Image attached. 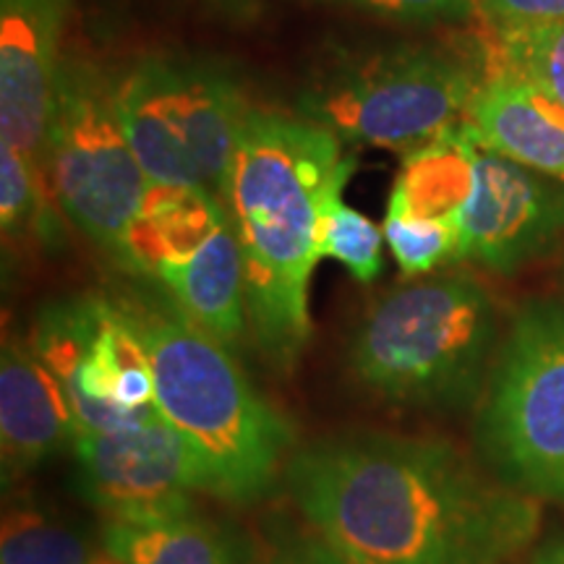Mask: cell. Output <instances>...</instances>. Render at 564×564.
<instances>
[{"instance_id": "cell-27", "label": "cell", "mask_w": 564, "mask_h": 564, "mask_svg": "<svg viewBox=\"0 0 564 564\" xmlns=\"http://www.w3.org/2000/svg\"><path fill=\"white\" fill-rule=\"evenodd\" d=\"M100 564H118V562H116V560H112V556H108V554H105V556H102V562H100Z\"/></svg>"}, {"instance_id": "cell-11", "label": "cell", "mask_w": 564, "mask_h": 564, "mask_svg": "<svg viewBox=\"0 0 564 564\" xmlns=\"http://www.w3.org/2000/svg\"><path fill=\"white\" fill-rule=\"evenodd\" d=\"M562 232L564 181L502 158L474 137V192L463 212L460 262L512 274L552 251Z\"/></svg>"}, {"instance_id": "cell-28", "label": "cell", "mask_w": 564, "mask_h": 564, "mask_svg": "<svg viewBox=\"0 0 564 564\" xmlns=\"http://www.w3.org/2000/svg\"><path fill=\"white\" fill-rule=\"evenodd\" d=\"M348 560H350V556H348ZM352 562V560H350ZM352 564H358V562H352Z\"/></svg>"}, {"instance_id": "cell-10", "label": "cell", "mask_w": 564, "mask_h": 564, "mask_svg": "<svg viewBox=\"0 0 564 564\" xmlns=\"http://www.w3.org/2000/svg\"><path fill=\"white\" fill-rule=\"evenodd\" d=\"M76 486L108 523H141L194 510L209 481L186 440L162 415L74 442Z\"/></svg>"}, {"instance_id": "cell-16", "label": "cell", "mask_w": 564, "mask_h": 564, "mask_svg": "<svg viewBox=\"0 0 564 564\" xmlns=\"http://www.w3.org/2000/svg\"><path fill=\"white\" fill-rule=\"evenodd\" d=\"M102 546L118 564H246L249 560L241 535L194 510L141 523H105Z\"/></svg>"}, {"instance_id": "cell-13", "label": "cell", "mask_w": 564, "mask_h": 564, "mask_svg": "<svg viewBox=\"0 0 564 564\" xmlns=\"http://www.w3.org/2000/svg\"><path fill=\"white\" fill-rule=\"evenodd\" d=\"M79 429L63 387L32 343H3L0 356V465L3 484L32 474L47 457L74 447Z\"/></svg>"}, {"instance_id": "cell-15", "label": "cell", "mask_w": 564, "mask_h": 564, "mask_svg": "<svg viewBox=\"0 0 564 564\" xmlns=\"http://www.w3.org/2000/svg\"><path fill=\"white\" fill-rule=\"evenodd\" d=\"M465 126L502 158L564 181V108L520 76L502 68L481 76Z\"/></svg>"}, {"instance_id": "cell-4", "label": "cell", "mask_w": 564, "mask_h": 564, "mask_svg": "<svg viewBox=\"0 0 564 564\" xmlns=\"http://www.w3.org/2000/svg\"><path fill=\"white\" fill-rule=\"evenodd\" d=\"M497 306L468 274L382 295L350 345L358 382L398 405L460 408L481 398L499 345Z\"/></svg>"}, {"instance_id": "cell-25", "label": "cell", "mask_w": 564, "mask_h": 564, "mask_svg": "<svg viewBox=\"0 0 564 564\" xmlns=\"http://www.w3.org/2000/svg\"><path fill=\"white\" fill-rule=\"evenodd\" d=\"M262 564H352L340 549L327 539H301L285 544L267 556Z\"/></svg>"}, {"instance_id": "cell-22", "label": "cell", "mask_w": 564, "mask_h": 564, "mask_svg": "<svg viewBox=\"0 0 564 564\" xmlns=\"http://www.w3.org/2000/svg\"><path fill=\"white\" fill-rule=\"evenodd\" d=\"M53 202L51 175L13 147H0V223L6 236L37 232L51 238Z\"/></svg>"}, {"instance_id": "cell-6", "label": "cell", "mask_w": 564, "mask_h": 564, "mask_svg": "<svg viewBox=\"0 0 564 564\" xmlns=\"http://www.w3.org/2000/svg\"><path fill=\"white\" fill-rule=\"evenodd\" d=\"M476 442L497 481L564 505V301L518 308L486 377Z\"/></svg>"}, {"instance_id": "cell-23", "label": "cell", "mask_w": 564, "mask_h": 564, "mask_svg": "<svg viewBox=\"0 0 564 564\" xmlns=\"http://www.w3.org/2000/svg\"><path fill=\"white\" fill-rule=\"evenodd\" d=\"M324 3L352 6L377 17L434 24V21H465L478 17L476 0H324Z\"/></svg>"}, {"instance_id": "cell-17", "label": "cell", "mask_w": 564, "mask_h": 564, "mask_svg": "<svg viewBox=\"0 0 564 564\" xmlns=\"http://www.w3.org/2000/svg\"><path fill=\"white\" fill-rule=\"evenodd\" d=\"M474 192V137L468 126H457L432 144L405 154L403 171L394 181L390 199L408 212L460 228L463 212Z\"/></svg>"}, {"instance_id": "cell-19", "label": "cell", "mask_w": 564, "mask_h": 564, "mask_svg": "<svg viewBox=\"0 0 564 564\" xmlns=\"http://www.w3.org/2000/svg\"><path fill=\"white\" fill-rule=\"evenodd\" d=\"M491 68L510 70L564 108V21L494 30Z\"/></svg>"}, {"instance_id": "cell-3", "label": "cell", "mask_w": 564, "mask_h": 564, "mask_svg": "<svg viewBox=\"0 0 564 564\" xmlns=\"http://www.w3.org/2000/svg\"><path fill=\"white\" fill-rule=\"evenodd\" d=\"M144 345L154 405L202 463L212 497L257 502L280 476L293 429L253 387L232 348L167 299L116 301Z\"/></svg>"}, {"instance_id": "cell-21", "label": "cell", "mask_w": 564, "mask_h": 564, "mask_svg": "<svg viewBox=\"0 0 564 564\" xmlns=\"http://www.w3.org/2000/svg\"><path fill=\"white\" fill-rule=\"evenodd\" d=\"M382 232L405 278H421L442 264L460 262V228L457 225L413 215L394 199L387 202Z\"/></svg>"}, {"instance_id": "cell-24", "label": "cell", "mask_w": 564, "mask_h": 564, "mask_svg": "<svg viewBox=\"0 0 564 564\" xmlns=\"http://www.w3.org/2000/svg\"><path fill=\"white\" fill-rule=\"evenodd\" d=\"M478 17L491 30H518V26L562 24L564 0H476Z\"/></svg>"}, {"instance_id": "cell-5", "label": "cell", "mask_w": 564, "mask_h": 564, "mask_svg": "<svg viewBox=\"0 0 564 564\" xmlns=\"http://www.w3.org/2000/svg\"><path fill=\"white\" fill-rule=\"evenodd\" d=\"M112 89L126 137L152 186L228 199L232 160L253 110L228 70L147 55L118 74Z\"/></svg>"}, {"instance_id": "cell-7", "label": "cell", "mask_w": 564, "mask_h": 564, "mask_svg": "<svg viewBox=\"0 0 564 564\" xmlns=\"http://www.w3.org/2000/svg\"><path fill=\"white\" fill-rule=\"evenodd\" d=\"M476 68L436 47H392L337 68L301 97L303 118L343 144L411 154L468 118Z\"/></svg>"}, {"instance_id": "cell-2", "label": "cell", "mask_w": 564, "mask_h": 564, "mask_svg": "<svg viewBox=\"0 0 564 564\" xmlns=\"http://www.w3.org/2000/svg\"><path fill=\"white\" fill-rule=\"evenodd\" d=\"M352 171L356 158L319 123L251 110L225 202L243 251L251 335L278 369H291L312 337L308 288L322 259V204Z\"/></svg>"}, {"instance_id": "cell-9", "label": "cell", "mask_w": 564, "mask_h": 564, "mask_svg": "<svg viewBox=\"0 0 564 564\" xmlns=\"http://www.w3.org/2000/svg\"><path fill=\"white\" fill-rule=\"evenodd\" d=\"M34 350L58 379L79 434H105L158 415L144 345L116 301L84 299L42 314Z\"/></svg>"}, {"instance_id": "cell-18", "label": "cell", "mask_w": 564, "mask_h": 564, "mask_svg": "<svg viewBox=\"0 0 564 564\" xmlns=\"http://www.w3.org/2000/svg\"><path fill=\"white\" fill-rule=\"evenodd\" d=\"M105 554L102 544L40 507H13L3 518L0 564H100Z\"/></svg>"}, {"instance_id": "cell-14", "label": "cell", "mask_w": 564, "mask_h": 564, "mask_svg": "<svg viewBox=\"0 0 564 564\" xmlns=\"http://www.w3.org/2000/svg\"><path fill=\"white\" fill-rule=\"evenodd\" d=\"M152 278L196 327L228 348L251 329L243 251L230 209L192 251L158 264Z\"/></svg>"}, {"instance_id": "cell-8", "label": "cell", "mask_w": 564, "mask_h": 564, "mask_svg": "<svg viewBox=\"0 0 564 564\" xmlns=\"http://www.w3.org/2000/svg\"><path fill=\"white\" fill-rule=\"evenodd\" d=\"M47 175L66 220L126 267L152 183L123 131L112 79L87 61H63Z\"/></svg>"}, {"instance_id": "cell-20", "label": "cell", "mask_w": 564, "mask_h": 564, "mask_svg": "<svg viewBox=\"0 0 564 564\" xmlns=\"http://www.w3.org/2000/svg\"><path fill=\"white\" fill-rule=\"evenodd\" d=\"M345 186L327 194L319 217V257L348 267L358 282H373L382 272L384 232L343 199Z\"/></svg>"}, {"instance_id": "cell-1", "label": "cell", "mask_w": 564, "mask_h": 564, "mask_svg": "<svg viewBox=\"0 0 564 564\" xmlns=\"http://www.w3.org/2000/svg\"><path fill=\"white\" fill-rule=\"evenodd\" d=\"M285 484L316 533L358 564H507L541 525L535 499L429 436H327L288 460Z\"/></svg>"}, {"instance_id": "cell-26", "label": "cell", "mask_w": 564, "mask_h": 564, "mask_svg": "<svg viewBox=\"0 0 564 564\" xmlns=\"http://www.w3.org/2000/svg\"><path fill=\"white\" fill-rule=\"evenodd\" d=\"M533 564H564V541H554L533 556Z\"/></svg>"}, {"instance_id": "cell-12", "label": "cell", "mask_w": 564, "mask_h": 564, "mask_svg": "<svg viewBox=\"0 0 564 564\" xmlns=\"http://www.w3.org/2000/svg\"><path fill=\"white\" fill-rule=\"evenodd\" d=\"M68 0H0V137L47 173Z\"/></svg>"}]
</instances>
